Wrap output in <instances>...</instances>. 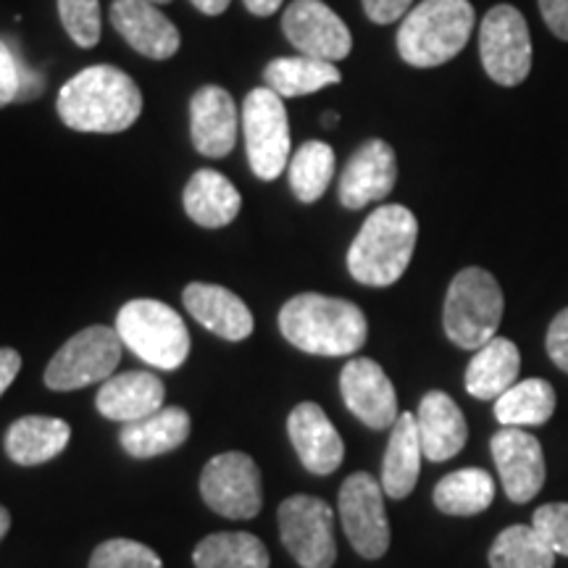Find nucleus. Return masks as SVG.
I'll list each match as a JSON object with an SVG mask.
<instances>
[{
  "mask_svg": "<svg viewBox=\"0 0 568 568\" xmlns=\"http://www.w3.org/2000/svg\"><path fill=\"white\" fill-rule=\"evenodd\" d=\"M71 439V426L53 416H21L6 432V456L19 466L53 460Z\"/></svg>",
  "mask_w": 568,
  "mask_h": 568,
  "instance_id": "obj_24",
  "label": "nucleus"
},
{
  "mask_svg": "<svg viewBox=\"0 0 568 568\" xmlns=\"http://www.w3.org/2000/svg\"><path fill=\"white\" fill-rule=\"evenodd\" d=\"M477 13L468 0H422L397 30V53L418 69L443 67L471 40Z\"/></svg>",
  "mask_w": 568,
  "mask_h": 568,
  "instance_id": "obj_4",
  "label": "nucleus"
},
{
  "mask_svg": "<svg viewBox=\"0 0 568 568\" xmlns=\"http://www.w3.org/2000/svg\"><path fill=\"white\" fill-rule=\"evenodd\" d=\"M195 568H268L266 545L251 531H219L197 542Z\"/></svg>",
  "mask_w": 568,
  "mask_h": 568,
  "instance_id": "obj_29",
  "label": "nucleus"
},
{
  "mask_svg": "<svg viewBox=\"0 0 568 568\" xmlns=\"http://www.w3.org/2000/svg\"><path fill=\"white\" fill-rule=\"evenodd\" d=\"M503 311H506V297L495 276L487 268L468 266L453 276L447 287L443 311L445 335L464 351H479L497 337Z\"/></svg>",
  "mask_w": 568,
  "mask_h": 568,
  "instance_id": "obj_5",
  "label": "nucleus"
},
{
  "mask_svg": "<svg viewBox=\"0 0 568 568\" xmlns=\"http://www.w3.org/2000/svg\"><path fill=\"white\" fill-rule=\"evenodd\" d=\"M243 3L253 17H272V13L282 9L284 0H243Z\"/></svg>",
  "mask_w": 568,
  "mask_h": 568,
  "instance_id": "obj_42",
  "label": "nucleus"
},
{
  "mask_svg": "<svg viewBox=\"0 0 568 568\" xmlns=\"http://www.w3.org/2000/svg\"><path fill=\"white\" fill-rule=\"evenodd\" d=\"M182 201L187 216L205 230L232 224L243 209V197H240L237 187L213 169H201L190 176Z\"/></svg>",
  "mask_w": 568,
  "mask_h": 568,
  "instance_id": "obj_25",
  "label": "nucleus"
},
{
  "mask_svg": "<svg viewBox=\"0 0 568 568\" xmlns=\"http://www.w3.org/2000/svg\"><path fill=\"white\" fill-rule=\"evenodd\" d=\"M232 0H193V6L205 17H219V13H224L230 9Z\"/></svg>",
  "mask_w": 568,
  "mask_h": 568,
  "instance_id": "obj_43",
  "label": "nucleus"
},
{
  "mask_svg": "<svg viewBox=\"0 0 568 568\" xmlns=\"http://www.w3.org/2000/svg\"><path fill=\"white\" fill-rule=\"evenodd\" d=\"M55 109L69 130L116 134L140 119L142 92L126 71L101 63L71 77L59 92Z\"/></svg>",
  "mask_w": 568,
  "mask_h": 568,
  "instance_id": "obj_1",
  "label": "nucleus"
},
{
  "mask_svg": "<svg viewBox=\"0 0 568 568\" xmlns=\"http://www.w3.org/2000/svg\"><path fill=\"white\" fill-rule=\"evenodd\" d=\"M111 24L145 59L166 61L180 51V32L153 0H113Z\"/></svg>",
  "mask_w": 568,
  "mask_h": 568,
  "instance_id": "obj_17",
  "label": "nucleus"
},
{
  "mask_svg": "<svg viewBox=\"0 0 568 568\" xmlns=\"http://www.w3.org/2000/svg\"><path fill=\"white\" fill-rule=\"evenodd\" d=\"M414 0H364L366 17L374 24H393L397 19H406Z\"/></svg>",
  "mask_w": 568,
  "mask_h": 568,
  "instance_id": "obj_39",
  "label": "nucleus"
},
{
  "mask_svg": "<svg viewBox=\"0 0 568 568\" xmlns=\"http://www.w3.org/2000/svg\"><path fill=\"white\" fill-rule=\"evenodd\" d=\"M531 527L539 531V537L550 545L556 556L568 558V503H548L537 508Z\"/></svg>",
  "mask_w": 568,
  "mask_h": 568,
  "instance_id": "obj_37",
  "label": "nucleus"
},
{
  "mask_svg": "<svg viewBox=\"0 0 568 568\" xmlns=\"http://www.w3.org/2000/svg\"><path fill=\"white\" fill-rule=\"evenodd\" d=\"M339 521L345 537L361 558L376 560L389 548V521L385 510V489L372 474L358 471L339 489Z\"/></svg>",
  "mask_w": 568,
  "mask_h": 568,
  "instance_id": "obj_11",
  "label": "nucleus"
},
{
  "mask_svg": "<svg viewBox=\"0 0 568 568\" xmlns=\"http://www.w3.org/2000/svg\"><path fill=\"white\" fill-rule=\"evenodd\" d=\"M539 13L558 40L568 42V0H539Z\"/></svg>",
  "mask_w": 568,
  "mask_h": 568,
  "instance_id": "obj_40",
  "label": "nucleus"
},
{
  "mask_svg": "<svg viewBox=\"0 0 568 568\" xmlns=\"http://www.w3.org/2000/svg\"><path fill=\"white\" fill-rule=\"evenodd\" d=\"M163 397H166V387L159 376L151 372H126L103 382L95 406L98 414L111 422L130 424L161 410Z\"/></svg>",
  "mask_w": 568,
  "mask_h": 568,
  "instance_id": "obj_22",
  "label": "nucleus"
},
{
  "mask_svg": "<svg viewBox=\"0 0 568 568\" xmlns=\"http://www.w3.org/2000/svg\"><path fill=\"white\" fill-rule=\"evenodd\" d=\"M280 329L290 345L311 355H353L366 345L364 311L343 297L303 293L280 311Z\"/></svg>",
  "mask_w": 568,
  "mask_h": 568,
  "instance_id": "obj_2",
  "label": "nucleus"
},
{
  "mask_svg": "<svg viewBox=\"0 0 568 568\" xmlns=\"http://www.w3.org/2000/svg\"><path fill=\"white\" fill-rule=\"evenodd\" d=\"M422 439H418V426L414 414H400L393 424L389 435L385 464H382V489L393 500H403L414 493L418 474H422Z\"/></svg>",
  "mask_w": 568,
  "mask_h": 568,
  "instance_id": "obj_26",
  "label": "nucleus"
},
{
  "mask_svg": "<svg viewBox=\"0 0 568 568\" xmlns=\"http://www.w3.org/2000/svg\"><path fill=\"white\" fill-rule=\"evenodd\" d=\"M495 479L485 468H460L435 487V506L447 516H477L493 506Z\"/></svg>",
  "mask_w": 568,
  "mask_h": 568,
  "instance_id": "obj_30",
  "label": "nucleus"
},
{
  "mask_svg": "<svg viewBox=\"0 0 568 568\" xmlns=\"http://www.w3.org/2000/svg\"><path fill=\"white\" fill-rule=\"evenodd\" d=\"M339 393L347 410L372 429H393L400 416L393 382L372 358L347 361L339 374Z\"/></svg>",
  "mask_w": 568,
  "mask_h": 568,
  "instance_id": "obj_15",
  "label": "nucleus"
},
{
  "mask_svg": "<svg viewBox=\"0 0 568 568\" xmlns=\"http://www.w3.org/2000/svg\"><path fill=\"white\" fill-rule=\"evenodd\" d=\"M153 3H172V0H153Z\"/></svg>",
  "mask_w": 568,
  "mask_h": 568,
  "instance_id": "obj_46",
  "label": "nucleus"
},
{
  "mask_svg": "<svg viewBox=\"0 0 568 568\" xmlns=\"http://www.w3.org/2000/svg\"><path fill=\"white\" fill-rule=\"evenodd\" d=\"M479 55L489 80L516 88L531 71L529 24L521 11L503 3L487 11L479 27Z\"/></svg>",
  "mask_w": 568,
  "mask_h": 568,
  "instance_id": "obj_9",
  "label": "nucleus"
},
{
  "mask_svg": "<svg viewBox=\"0 0 568 568\" xmlns=\"http://www.w3.org/2000/svg\"><path fill=\"white\" fill-rule=\"evenodd\" d=\"M287 432L293 439V447L301 458V464L311 474L326 477V474L337 471L345 458V445L335 424L324 414L322 406L316 403H301L293 408L287 418Z\"/></svg>",
  "mask_w": 568,
  "mask_h": 568,
  "instance_id": "obj_19",
  "label": "nucleus"
},
{
  "mask_svg": "<svg viewBox=\"0 0 568 568\" xmlns=\"http://www.w3.org/2000/svg\"><path fill=\"white\" fill-rule=\"evenodd\" d=\"M184 308L195 322H201L205 329L213 332L216 337L240 343L253 335V314L251 308L240 301L232 290L219 287V284L193 282L184 287Z\"/></svg>",
  "mask_w": 568,
  "mask_h": 568,
  "instance_id": "obj_20",
  "label": "nucleus"
},
{
  "mask_svg": "<svg viewBox=\"0 0 568 568\" xmlns=\"http://www.w3.org/2000/svg\"><path fill=\"white\" fill-rule=\"evenodd\" d=\"M21 372V355L13 347H0V395L13 385Z\"/></svg>",
  "mask_w": 568,
  "mask_h": 568,
  "instance_id": "obj_41",
  "label": "nucleus"
},
{
  "mask_svg": "<svg viewBox=\"0 0 568 568\" xmlns=\"http://www.w3.org/2000/svg\"><path fill=\"white\" fill-rule=\"evenodd\" d=\"M418 240V222L406 205L372 211L347 251V268L366 287H389L406 274Z\"/></svg>",
  "mask_w": 568,
  "mask_h": 568,
  "instance_id": "obj_3",
  "label": "nucleus"
},
{
  "mask_svg": "<svg viewBox=\"0 0 568 568\" xmlns=\"http://www.w3.org/2000/svg\"><path fill=\"white\" fill-rule=\"evenodd\" d=\"M282 32L301 55L318 61H343L353 51L351 30L322 0H293L284 11Z\"/></svg>",
  "mask_w": 568,
  "mask_h": 568,
  "instance_id": "obj_13",
  "label": "nucleus"
},
{
  "mask_svg": "<svg viewBox=\"0 0 568 568\" xmlns=\"http://www.w3.org/2000/svg\"><path fill=\"white\" fill-rule=\"evenodd\" d=\"M322 122H324L326 130H332V126H337L339 116H337V113H324V116H322Z\"/></svg>",
  "mask_w": 568,
  "mask_h": 568,
  "instance_id": "obj_45",
  "label": "nucleus"
},
{
  "mask_svg": "<svg viewBox=\"0 0 568 568\" xmlns=\"http://www.w3.org/2000/svg\"><path fill=\"white\" fill-rule=\"evenodd\" d=\"M63 30L80 48L101 42V0H59Z\"/></svg>",
  "mask_w": 568,
  "mask_h": 568,
  "instance_id": "obj_34",
  "label": "nucleus"
},
{
  "mask_svg": "<svg viewBox=\"0 0 568 568\" xmlns=\"http://www.w3.org/2000/svg\"><path fill=\"white\" fill-rule=\"evenodd\" d=\"M489 566L493 568H552L556 552L539 537V531L524 524L503 529L489 548Z\"/></svg>",
  "mask_w": 568,
  "mask_h": 568,
  "instance_id": "obj_32",
  "label": "nucleus"
},
{
  "mask_svg": "<svg viewBox=\"0 0 568 568\" xmlns=\"http://www.w3.org/2000/svg\"><path fill=\"white\" fill-rule=\"evenodd\" d=\"M521 353L506 337H493L474 353L466 368V389L477 400H497L518 382Z\"/></svg>",
  "mask_w": 568,
  "mask_h": 568,
  "instance_id": "obj_27",
  "label": "nucleus"
},
{
  "mask_svg": "<svg viewBox=\"0 0 568 568\" xmlns=\"http://www.w3.org/2000/svg\"><path fill=\"white\" fill-rule=\"evenodd\" d=\"M556 414V389L545 379H518L495 400V418L503 426H539Z\"/></svg>",
  "mask_w": 568,
  "mask_h": 568,
  "instance_id": "obj_31",
  "label": "nucleus"
},
{
  "mask_svg": "<svg viewBox=\"0 0 568 568\" xmlns=\"http://www.w3.org/2000/svg\"><path fill=\"white\" fill-rule=\"evenodd\" d=\"M243 130L247 161L258 180L272 182L290 159V119L282 98L268 88L247 92L243 103Z\"/></svg>",
  "mask_w": 568,
  "mask_h": 568,
  "instance_id": "obj_8",
  "label": "nucleus"
},
{
  "mask_svg": "<svg viewBox=\"0 0 568 568\" xmlns=\"http://www.w3.org/2000/svg\"><path fill=\"white\" fill-rule=\"evenodd\" d=\"M88 568H163V564L148 545L134 539H109L98 545Z\"/></svg>",
  "mask_w": 568,
  "mask_h": 568,
  "instance_id": "obj_35",
  "label": "nucleus"
},
{
  "mask_svg": "<svg viewBox=\"0 0 568 568\" xmlns=\"http://www.w3.org/2000/svg\"><path fill=\"white\" fill-rule=\"evenodd\" d=\"M116 335L122 343L155 368L174 372L190 355V332L172 305L140 297L116 314Z\"/></svg>",
  "mask_w": 568,
  "mask_h": 568,
  "instance_id": "obj_6",
  "label": "nucleus"
},
{
  "mask_svg": "<svg viewBox=\"0 0 568 568\" xmlns=\"http://www.w3.org/2000/svg\"><path fill=\"white\" fill-rule=\"evenodd\" d=\"M545 343H548V355L552 358V364L568 374V308H564L552 318Z\"/></svg>",
  "mask_w": 568,
  "mask_h": 568,
  "instance_id": "obj_38",
  "label": "nucleus"
},
{
  "mask_svg": "<svg viewBox=\"0 0 568 568\" xmlns=\"http://www.w3.org/2000/svg\"><path fill=\"white\" fill-rule=\"evenodd\" d=\"M416 426L424 458H429L432 464H443V460L456 458L466 447L468 426L464 410L456 406V400L450 395L439 393V389H432V393L422 397Z\"/></svg>",
  "mask_w": 568,
  "mask_h": 568,
  "instance_id": "obj_21",
  "label": "nucleus"
},
{
  "mask_svg": "<svg viewBox=\"0 0 568 568\" xmlns=\"http://www.w3.org/2000/svg\"><path fill=\"white\" fill-rule=\"evenodd\" d=\"M190 437V414L180 406H163L155 414L122 426L119 443L132 458H155L182 447Z\"/></svg>",
  "mask_w": 568,
  "mask_h": 568,
  "instance_id": "obj_23",
  "label": "nucleus"
},
{
  "mask_svg": "<svg viewBox=\"0 0 568 568\" xmlns=\"http://www.w3.org/2000/svg\"><path fill=\"white\" fill-rule=\"evenodd\" d=\"M397 182L395 151L385 140H368L347 161L339 176V203L358 211L368 203L385 201Z\"/></svg>",
  "mask_w": 568,
  "mask_h": 568,
  "instance_id": "obj_16",
  "label": "nucleus"
},
{
  "mask_svg": "<svg viewBox=\"0 0 568 568\" xmlns=\"http://www.w3.org/2000/svg\"><path fill=\"white\" fill-rule=\"evenodd\" d=\"M335 176V151L322 140H311L290 161V187L301 203H316Z\"/></svg>",
  "mask_w": 568,
  "mask_h": 568,
  "instance_id": "obj_33",
  "label": "nucleus"
},
{
  "mask_svg": "<svg viewBox=\"0 0 568 568\" xmlns=\"http://www.w3.org/2000/svg\"><path fill=\"white\" fill-rule=\"evenodd\" d=\"M240 116L234 98L224 88L205 84L190 101V134L205 159H224L237 142Z\"/></svg>",
  "mask_w": 568,
  "mask_h": 568,
  "instance_id": "obj_18",
  "label": "nucleus"
},
{
  "mask_svg": "<svg viewBox=\"0 0 568 568\" xmlns=\"http://www.w3.org/2000/svg\"><path fill=\"white\" fill-rule=\"evenodd\" d=\"M9 529H11V514L0 506V539L9 535Z\"/></svg>",
  "mask_w": 568,
  "mask_h": 568,
  "instance_id": "obj_44",
  "label": "nucleus"
},
{
  "mask_svg": "<svg viewBox=\"0 0 568 568\" xmlns=\"http://www.w3.org/2000/svg\"><path fill=\"white\" fill-rule=\"evenodd\" d=\"M493 458L510 503H529L548 477L542 445L521 426H503L493 437Z\"/></svg>",
  "mask_w": 568,
  "mask_h": 568,
  "instance_id": "obj_14",
  "label": "nucleus"
},
{
  "mask_svg": "<svg viewBox=\"0 0 568 568\" xmlns=\"http://www.w3.org/2000/svg\"><path fill=\"white\" fill-rule=\"evenodd\" d=\"M343 80L339 69L329 61L308 59V55H287V59H274L264 69V82L282 98H301L318 92L329 84Z\"/></svg>",
  "mask_w": 568,
  "mask_h": 568,
  "instance_id": "obj_28",
  "label": "nucleus"
},
{
  "mask_svg": "<svg viewBox=\"0 0 568 568\" xmlns=\"http://www.w3.org/2000/svg\"><path fill=\"white\" fill-rule=\"evenodd\" d=\"M122 337L109 326H88L69 337L45 368V385L55 393H71L111 379L122 361Z\"/></svg>",
  "mask_w": 568,
  "mask_h": 568,
  "instance_id": "obj_7",
  "label": "nucleus"
},
{
  "mask_svg": "<svg viewBox=\"0 0 568 568\" xmlns=\"http://www.w3.org/2000/svg\"><path fill=\"white\" fill-rule=\"evenodd\" d=\"M201 495L205 506L224 518H253L264 506L261 471L247 453H222L203 468Z\"/></svg>",
  "mask_w": 568,
  "mask_h": 568,
  "instance_id": "obj_12",
  "label": "nucleus"
},
{
  "mask_svg": "<svg viewBox=\"0 0 568 568\" xmlns=\"http://www.w3.org/2000/svg\"><path fill=\"white\" fill-rule=\"evenodd\" d=\"M280 535L284 548L303 568L335 566V514L322 497H287L280 506Z\"/></svg>",
  "mask_w": 568,
  "mask_h": 568,
  "instance_id": "obj_10",
  "label": "nucleus"
},
{
  "mask_svg": "<svg viewBox=\"0 0 568 568\" xmlns=\"http://www.w3.org/2000/svg\"><path fill=\"white\" fill-rule=\"evenodd\" d=\"M32 71L24 67L21 55L13 51L6 40H0V109L13 101H30L40 95L38 88H32Z\"/></svg>",
  "mask_w": 568,
  "mask_h": 568,
  "instance_id": "obj_36",
  "label": "nucleus"
}]
</instances>
